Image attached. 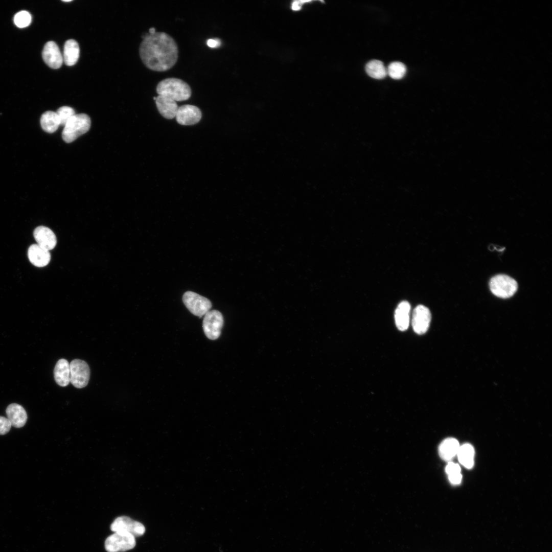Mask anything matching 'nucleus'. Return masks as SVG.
Segmentation results:
<instances>
[{
    "instance_id": "nucleus-1",
    "label": "nucleus",
    "mask_w": 552,
    "mask_h": 552,
    "mask_svg": "<svg viewBox=\"0 0 552 552\" xmlns=\"http://www.w3.org/2000/svg\"><path fill=\"white\" fill-rule=\"evenodd\" d=\"M141 58L148 68L164 72L172 68L178 59V50L175 40L163 32L147 34L140 46Z\"/></svg>"
},
{
    "instance_id": "nucleus-2",
    "label": "nucleus",
    "mask_w": 552,
    "mask_h": 552,
    "mask_svg": "<svg viewBox=\"0 0 552 552\" xmlns=\"http://www.w3.org/2000/svg\"><path fill=\"white\" fill-rule=\"evenodd\" d=\"M156 90L158 95L168 97L176 102L189 99L192 94L190 85L176 78H168L160 81Z\"/></svg>"
},
{
    "instance_id": "nucleus-3",
    "label": "nucleus",
    "mask_w": 552,
    "mask_h": 552,
    "mask_svg": "<svg viewBox=\"0 0 552 552\" xmlns=\"http://www.w3.org/2000/svg\"><path fill=\"white\" fill-rule=\"evenodd\" d=\"M90 124V119L86 114H75L64 126L62 132L63 140L68 143L74 141L88 131Z\"/></svg>"
},
{
    "instance_id": "nucleus-4",
    "label": "nucleus",
    "mask_w": 552,
    "mask_h": 552,
    "mask_svg": "<svg viewBox=\"0 0 552 552\" xmlns=\"http://www.w3.org/2000/svg\"><path fill=\"white\" fill-rule=\"evenodd\" d=\"M491 292L495 296L507 298L512 296L518 289L517 282L505 274H497L492 277L489 283Z\"/></svg>"
},
{
    "instance_id": "nucleus-5",
    "label": "nucleus",
    "mask_w": 552,
    "mask_h": 552,
    "mask_svg": "<svg viewBox=\"0 0 552 552\" xmlns=\"http://www.w3.org/2000/svg\"><path fill=\"white\" fill-rule=\"evenodd\" d=\"M182 301L187 309L194 315L201 317L212 307L211 301L195 292L188 291L182 296Z\"/></svg>"
},
{
    "instance_id": "nucleus-6",
    "label": "nucleus",
    "mask_w": 552,
    "mask_h": 552,
    "mask_svg": "<svg viewBox=\"0 0 552 552\" xmlns=\"http://www.w3.org/2000/svg\"><path fill=\"white\" fill-rule=\"evenodd\" d=\"M135 537L128 533L115 532L108 536L105 541L107 552L125 551L135 546Z\"/></svg>"
},
{
    "instance_id": "nucleus-7",
    "label": "nucleus",
    "mask_w": 552,
    "mask_h": 552,
    "mask_svg": "<svg viewBox=\"0 0 552 552\" xmlns=\"http://www.w3.org/2000/svg\"><path fill=\"white\" fill-rule=\"evenodd\" d=\"M223 317L219 311H209L204 315L202 327L205 336L211 340L219 338L223 326Z\"/></svg>"
},
{
    "instance_id": "nucleus-8",
    "label": "nucleus",
    "mask_w": 552,
    "mask_h": 552,
    "mask_svg": "<svg viewBox=\"0 0 552 552\" xmlns=\"http://www.w3.org/2000/svg\"><path fill=\"white\" fill-rule=\"evenodd\" d=\"M71 382L76 388L85 387L90 377V369L88 364L81 359H74L70 363Z\"/></svg>"
},
{
    "instance_id": "nucleus-9",
    "label": "nucleus",
    "mask_w": 552,
    "mask_h": 552,
    "mask_svg": "<svg viewBox=\"0 0 552 552\" xmlns=\"http://www.w3.org/2000/svg\"><path fill=\"white\" fill-rule=\"evenodd\" d=\"M110 528L114 533H128L135 537L143 535L145 532L142 523L125 516L117 518L111 523Z\"/></svg>"
},
{
    "instance_id": "nucleus-10",
    "label": "nucleus",
    "mask_w": 552,
    "mask_h": 552,
    "mask_svg": "<svg viewBox=\"0 0 552 552\" xmlns=\"http://www.w3.org/2000/svg\"><path fill=\"white\" fill-rule=\"evenodd\" d=\"M431 315L426 306L419 305L413 310L411 324L415 332L419 335L425 333L430 326Z\"/></svg>"
},
{
    "instance_id": "nucleus-11",
    "label": "nucleus",
    "mask_w": 552,
    "mask_h": 552,
    "mask_svg": "<svg viewBox=\"0 0 552 552\" xmlns=\"http://www.w3.org/2000/svg\"><path fill=\"white\" fill-rule=\"evenodd\" d=\"M201 117V111L198 107L186 104L178 107L175 118L180 125H192L198 123Z\"/></svg>"
},
{
    "instance_id": "nucleus-12",
    "label": "nucleus",
    "mask_w": 552,
    "mask_h": 552,
    "mask_svg": "<svg viewBox=\"0 0 552 552\" xmlns=\"http://www.w3.org/2000/svg\"><path fill=\"white\" fill-rule=\"evenodd\" d=\"M42 56L44 62L54 69L60 68L63 61L60 49L53 41H49L45 44L42 52Z\"/></svg>"
},
{
    "instance_id": "nucleus-13",
    "label": "nucleus",
    "mask_w": 552,
    "mask_h": 552,
    "mask_svg": "<svg viewBox=\"0 0 552 552\" xmlns=\"http://www.w3.org/2000/svg\"><path fill=\"white\" fill-rule=\"evenodd\" d=\"M33 235L37 244L40 247L49 251L55 247L56 237L49 228L44 226H38L34 229Z\"/></svg>"
},
{
    "instance_id": "nucleus-14",
    "label": "nucleus",
    "mask_w": 552,
    "mask_h": 552,
    "mask_svg": "<svg viewBox=\"0 0 552 552\" xmlns=\"http://www.w3.org/2000/svg\"><path fill=\"white\" fill-rule=\"evenodd\" d=\"M28 255L31 263L38 267L47 265L51 260L49 251L38 244H33L29 247Z\"/></svg>"
},
{
    "instance_id": "nucleus-15",
    "label": "nucleus",
    "mask_w": 552,
    "mask_h": 552,
    "mask_svg": "<svg viewBox=\"0 0 552 552\" xmlns=\"http://www.w3.org/2000/svg\"><path fill=\"white\" fill-rule=\"evenodd\" d=\"M7 419L11 426L16 428L24 426L27 420V414L24 408L16 403L10 404L6 410Z\"/></svg>"
},
{
    "instance_id": "nucleus-16",
    "label": "nucleus",
    "mask_w": 552,
    "mask_h": 552,
    "mask_svg": "<svg viewBox=\"0 0 552 552\" xmlns=\"http://www.w3.org/2000/svg\"><path fill=\"white\" fill-rule=\"evenodd\" d=\"M155 104L159 112L164 118L167 119L175 118L178 108L176 101L168 97L158 95L156 97Z\"/></svg>"
},
{
    "instance_id": "nucleus-17",
    "label": "nucleus",
    "mask_w": 552,
    "mask_h": 552,
    "mask_svg": "<svg viewBox=\"0 0 552 552\" xmlns=\"http://www.w3.org/2000/svg\"><path fill=\"white\" fill-rule=\"evenodd\" d=\"M54 375L56 382L61 386H66L71 382L70 365L67 360L60 359L57 362Z\"/></svg>"
},
{
    "instance_id": "nucleus-18",
    "label": "nucleus",
    "mask_w": 552,
    "mask_h": 552,
    "mask_svg": "<svg viewBox=\"0 0 552 552\" xmlns=\"http://www.w3.org/2000/svg\"><path fill=\"white\" fill-rule=\"evenodd\" d=\"M410 304L406 301L399 303L395 312V321L397 328L401 331L407 329L409 324Z\"/></svg>"
},
{
    "instance_id": "nucleus-19",
    "label": "nucleus",
    "mask_w": 552,
    "mask_h": 552,
    "mask_svg": "<svg viewBox=\"0 0 552 552\" xmlns=\"http://www.w3.org/2000/svg\"><path fill=\"white\" fill-rule=\"evenodd\" d=\"M459 446L458 442L455 439L447 438L439 446V455L444 461L449 462L457 455Z\"/></svg>"
},
{
    "instance_id": "nucleus-20",
    "label": "nucleus",
    "mask_w": 552,
    "mask_h": 552,
    "mask_svg": "<svg viewBox=\"0 0 552 552\" xmlns=\"http://www.w3.org/2000/svg\"><path fill=\"white\" fill-rule=\"evenodd\" d=\"M80 54V48L78 42L74 39L66 40L64 45L63 59L67 66L75 65Z\"/></svg>"
},
{
    "instance_id": "nucleus-21",
    "label": "nucleus",
    "mask_w": 552,
    "mask_h": 552,
    "mask_svg": "<svg viewBox=\"0 0 552 552\" xmlns=\"http://www.w3.org/2000/svg\"><path fill=\"white\" fill-rule=\"evenodd\" d=\"M40 125L42 129L48 133H53L60 126V122L56 112L47 111L40 118Z\"/></svg>"
},
{
    "instance_id": "nucleus-22",
    "label": "nucleus",
    "mask_w": 552,
    "mask_h": 552,
    "mask_svg": "<svg viewBox=\"0 0 552 552\" xmlns=\"http://www.w3.org/2000/svg\"><path fill=\"white\" fill-rule=\"evenodd\" d=\"M457 455L460 463L465 467L471 469L474 465V450L469 444L459 446Z\"/></svg>"
},
{
    "instance_id": "nucleus-23",
    "label": "nucleus",
    "mask_w": 552,
    "mask_h": 552,
    "mask_svg": "<svg viewBox=\"0 0 552 552\" xmlns=\"http://www.w3.org/2000/svg\"><path fill=\"white\" fill-rule=\"evenodd\" d=\"M365 71L371 77L382 79L387 75V70L383 62L378 60L369 61L365 66Z\"/></svg>"
},
{
    "instance_id": "nucleus-24",
    "label": "nucleus",
    "mask_w": 552,
    "mask_h": 552,
    "mask_svg": "<svg viewBox=\"0 0 552 552\" xmlns=\"http://www.w3.org/2000/svg\"><path fill=\"white\" fill-rule=\"evenodd\" d=\"M387 74L392 78L399 80L402 78L406 71L405 65L402 62L395 61L390 63L387 67Z\"/></svg>"
},
{
    "instance_id": "nucleus-25",
    "label": "nucleus",
    "mask_w": 552,
    "mask_h": 552,
    "mask_svg": "<svg viewBox=\"0 0 552 552\" xmlns=\"http://www.w3.org/2000/svg\"><path fill=\"white\" fill-rule=\"evenodd\" d=\"M56 113L59 119L60 125L62 126H64L66 122L76 114L74 109L67 106L59 108Z\"/></svg>"
},
{
    "instance_id": "nucleus-26",
    "label": "nucleus",
    "mask_w": 552,
    "mask_h": 552,
    "mask_svg": "<svg viewBox=\"0 0 552 552\" xmlns=\"http://www.w3.org/2000/svg\"><path fill=\"white\" fill-rule=\"evenodd\" d=\"M31 15L26 11H21L17 13L14 17L15 25L19 28L28 26L31 21Z\"/></svg>"
},
{
    "instance_id": "nucleus-27",
    "label": "nucleus",
    "mask_w": 552,
    "mask_h": 552,
    "mask_svg": "<svg viewBox=\"0 0 552 552\" xmlns=\"http://www.w3.org/2000/svg\"><path fill=\"white\" fill-rule=\"evenodd\" d=\"M11 426V424L7 418L0 416V435H4L8 433Z\"/></svg>"
},
{
    "instance_id": "nucleus-28",
    "label": "nucleus",
    "mask_w": 552,
    "mask_h": 552,
    "mask_svg": "<svg viewBox=\"0 0 552 552\" xmlns=\"http://www.w3.org/2000/svg\"><path fill=\"white\" fill-rule=\"evenodd\" d=\"M446 472L448 475L460 473L461 468L458 464L450 462L446 466Z\"/></svg>"
},
{
    "instance_id": "nucleus-29",
    "label": "nucleus",
    "mask_w": 552,
    "mask_h": 552,
    "mask_svg": "<svg viewBox=\"0 0 552 552\" xmlns=\"http://www.w3.org/2000/svg\"><path fill=\"white\" fill-rule=\"evenodd\" d=\"M448 478L451 483L454 485H457L461 482L462 476L461 472L456 473L448 475Z\"/></svg>"
},
{
    "instance_id": "nucleus-30",
    "label": "nucleus",
    "mask_w": 552,
    "mask_h": 552,
    "mask_svg": "<svg viewBox=\"0 0 552 552\" xmlns=\"http://www.w3.org/2000/svg\"><path fill=\"white\" fill-rule=\"evenodd\" d=\"M220 44V41L217 39H210L207 41L208 45L211 48L218 47Z\"/></svg>"
},
{
    "instance_id": "nucleus-31",
    "label": "nucleus",
    "mask_w": 552,
    "mask_h": 552,
    "mask_svg": "<svg viewBox=\"0 0 552 552\" xmlns=\"http://www.w3.org/2000/svg\"><path fill=\"white\" fill-rule=\"evenodd\" d=\"M155 29L154 28H151L149 29V34H153L155 33Z\"/></svg>"
},
{
    "instance_id": "nucleus-32",
    "label": "nucleus",
    "mask_w": 552,
    "mask_h": 552,
    "mask_svg": "<svg viewBox=\"0 0 552 552\" xmlns=\"http://www.w3.org/2000/svg\"><path fill=\"white\" fill-rule=\"evenodd\" d=\"M71 1H72V0H63V2H71Z\"/></svg>"
}]
</instances>
